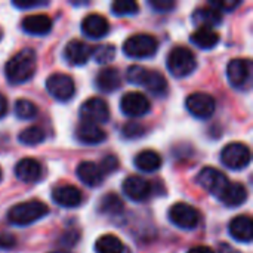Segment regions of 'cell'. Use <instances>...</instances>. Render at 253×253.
Returning a JSON list of instances; mask_svg holds the SVG:
<instances>
[{"mask_svg": "<svg viewBox=\"0 0 253 253\" xmlns=\"http://www.w3.org/2000/svg\"><path fill=\"white\" fill-rule=\"evenodd\" d=\"M36 67H37L36 52L28 47L19 50L15 56H12L7 61L4 67V73L12 84H21L28 82L34 76Z\"/></svg>", "mask_w": 253, "mask_h": 253, "instance_id": "cell-1", "label": "cell"}, {"mask_svg": "<svg viewBox=\"0 0 253 253\" xmlns=\"http://www.w3.org/2000/svg\"><path fill=\"white\" fill-rule=\"evenodd\" d=\"M126 77L132 84L142 86L154 95H165L168 90V82L162 73L154 71V70H148V68L141 67V65L129 67Z\"/></svg>", "mask_w": 253, "mask_h": 253, "instance_id": "cell-2", "label": "cell"}, {"mask_svg": "<svg viewBox=\"0 0 253 253\" xmlns=\"http://www.w3.org/2000/svg\"><path fill=\"white\" fill-rule=\"evenodd\" d=\"M46 215H47V206L43 202L31 200L13 206L7 213V219L15 225L25 227L42 219Z\"/></svg>", "mask_w": 253, "mask_h": 253, "instance_id": "cell-3", "label": "cell"}, {"mask_svg": "<svg viewBox=\"0 0 253 253\" xmlns=\"http://www.w3.org/2000/svg\"><path fill=\"white\" fill-rule=\"evenodd\" d=\"M197 67V61L194 53L184 46H178L172 49L168 56V68L175 77H187Z\"/></svg>", "mask_w": 253, "mask_h": 253, "instance_id": "cell-4", "label": "cell"}, {"mask_svg": "<svg viewBox=\"0 0 253 253\" xmlns=\"http://www.w3.org/2000/svg\"><path fill=\"white\" fill-rule=\"evenodd\" d=\"M159 43L151 34H135L126 39L123 50L130 58H150L156 55Z\"/></svg>", "mask_w": 253, "mask_h": 253, "instance_id": "cell-5", "label": "cell"}, {"mask_svg": "<svg viewBox=\"0 0 253 253\" xmlns=\"http://www.w3.org/2000/svg\"><path fill=\"white\" fill-rule=\"evenodd\" d=\"M197 184L215 197H221L230 185L228 178L215 168H205L197 175Z\"/></svg>", "mask_w": 253, "mask_h": 253, "instance_id": "cell-6", "label": "cell"}, {"mask_svg": "<svg viewBox=\"0 0 253 253\" xmlns=\"http://www.w3.org/2000/svg\"><path fill=\"white\" fill-rule=\"evenodd\" d=\"M80 117H82V122L93 123L98 126L99 123H107L110 119L108 104L102 98H98V96L89 98L80 107Z\"/></svg>", "mask_w": 253, "mask_h": 253, "instance_id": "cell-7", "label": "cell"}, {"mask_svg": "<svg viewBox=\"0 0 253 253\" xmlns=\"http://www.w3.org/2000/svg\"><path fill=\"white\" fill-rule=\"evenodd\" d=\"M221 162L233 170H240L251 163V150L242 142L228 144L221 153Z\"/></svg>", "mask_w": 253, "mask_h": 253, "instance_id": "cell-8", "label": "cell"}, {"mask_svg": "<svg viewBox=\"0 0 253 253\" xmlns=\"http://www.w3.org/2000/svg\"><path fill=\"white\" fill-rule=\"evenodd\" d=\"M170 221L182 230H194L200 222V213L188 203H175L169 211Z\"/></svg>", "mask_w": 253, "mask_h": 253, "instance_id": "cell-9", "label": "cell"}, {"mask_svg": "<svg viewBox=\"0 0 253 253\" xmlns=\"http://www.w3.org/2000/svg\"><path fill=\"white\" fill-rule=\"evenodd\" d=\"M46 89L56 101H68L73 98L76 86H74V80L68 74L55 73L47 77Z\"/></svg>", "mask_w": 253, "mask_h": 253, "instance_id": "cell-10", "label": "cell"}, {"mask_svg": "<svg viewBox=\"0 0 253 253\" xmlns=\"http://www.w3.org/2000/svg\"><path fill=\"white\" fill-rule=\"evenodd\" d=\"M187 110L197 119H208L215 113V99L203 92L191 93L185 101Z\"/></svg>", "mask_w": 253, "mask_h": 253, "instance_id": "cell-11", "label": "cell"}, {"mask_svg": "<svg viewBox=\"0 0 253 253\" xmlns=\"http://www.w3.org/2000/svg\"><path fill=\"white\" fill-rule=\"evenodd\" d=\"M120 108L129 117H142L150 111V101L141 92H127L120 101Z\"/></svg>", "mask_w": 253, "mask_h": 253, "instance_id": "cell-12", "label": "cell"}, {"mask_svg": "<svg viewBox=\"0 0 253 253\" xmlns=\"http://www.w3.org/2000/svg\"><path fill=\"white\" fill-rule=\"evenodd\" d=\"M252 62L249 59L236 58L227 65V77L234 87H245L251 79Z\"/></svg>", "mask_w": 253, "mask_h": 253, "instance_id": "cell-13", "label": "cell"}, {"mask_svg": "<svg viewBox=\"0 0 253 253\" xmlns=\"http://www.w3.org/2000/svg\"><path fill=\"white\" fill-rule=\"evenodd\" d=\"M125 194L133 202H142L151 194V184L141 176H129L123 182Z\"/></svg>", "mask_w": 253, "mask_h": 253, "instance_id": "cell-14", "label": "cell"}, {"mask_svg": "<svg viewBox=\"0 0 253 253\" xmlns=\"http://www.w3.org/2000/svg\"><path fill=\"white\" fill-rule=\"evenodd\" d=\"M92 53V47L82 40H71L64 49V56L71 65H84Z\"/></svg>", "mask_w": 253, "mask_h": 253, "instance_id": "cell-15", "label": "cell"}, {"mask_svg": "<svg viewBox=\"0 0 253 253\" xmlns=\"http://www.w3.org/2000/svg\"><path fill=\"white\" fill-rule=\"evenodd\" d=\"M52 199L55 200L56 205L71 209V208H77L82 203L83 196L82 191L74 185H61L53 190Z\"/></svg>", "mask_w": 253, "mask_h": 253, "instance_id": "cell-16", "label": "cell"}, {"mask_svg": "<svg viewBox=\"0 0 253 253\" xmlns=\"http://www.w3.org/2000/svg\"><path fill=\"white\" fill-rule=\"evenodd\" d=\"M230 234L233 239H236L237 242L242 243H251L253 237V221L251 216L248 215H240L236 216L231 222H230Z\"/></svg>", "mask_w": 253, "mask_h": 253, "instance_id": "cell-17", "label": "cell"}, {"mask_svg": "<svg viewBox=\"0 0 253 253\" xmlns=\"http://www.w3.org/2000/svg\"><path fill=\"white\" fill-rule=\"evenodd\" d=\"M110 30L108 21L98 13H90L87 15L83 21H82V31L83 34H86L87 37L92 39H101L104 37Z\"/></svg>", "mask_w": 253, "mask_h": 253, "instance_id": "cell-18", "label": "cell"}, {"mask_svg": "<svg viewBox=\"0 0 253 253\" xmlns=\"http://www.w3.org/2000/svg\"><path fill=\"white\" fill-rule=\"evenodd\" d=\"M76 136H77V139H79L82 144L96 145V144H101V142L105 141L107 133H105L98 125L82 122V123L77 126V129H76Z\"/></svg>", "mask_w": 253, "mask_h": 253, "instance_id": "cell-19", "label": "cell"}, {"mask_svg": "<svg viewBox=\"0 0 253 253\" xmlns=\"http://www.w3.org/2000/svg\"><path fill=\"white\" fill-rule=\"evenodd\" d=\"M77 176L87 187H98L104 182L105 175L101 170L99 165L93 162H82L77 168Z\"/></svg>", "mask_w": 253, "mask_h": 253, "instance_id": "cell-20", "label": "cell"}, {"mask_svg": "<svg viewBox=\"0 0 253 253\" xmlns=\"http://www.w3.org/2000/svg\"><path fill=\"white\" fill-rule=\"evenodd\" d=\"M22 30L28 34L33 36H43L47 34L52 30V21L47 15L37 13V15H30L22 19L21 24Z\"/></svg>", "mask_w": 253, "mask_h": 253, "instance_id": "cell-21", "label": "cell"}, {"mask_svg": "<svg viewBox=\"0 0 253 253\" xmlns=\"http://www.w3.org/2000/svg\"><path fill=\"white\" fill-rule=\"evenodd\" d=\"M15 175L22 182H37L42 178V166L34 159H22L15 166Z\"/></svg>", "mask_w": 253, "mask_h": 253, "instance_id": "cell-22", "label": "cell"}, {"mask_svg": "<svg viewBox=\"0 0 253 253\" xmlns=\"http://www.w3.org/2000/svg\"><path fill=\"white\" fill-rule=\"evenodd\" d=\"M95 83H96V87L102 92H114L120 87L122 77H120V73L117 71V68L108 67L98 73Z\"/></svg>", "mask_w": 253, "mask_h": 253, "instance_id": "cell-23", "label": "cell"}, {"mask_svg": "<svg viewBox=\"0 0 253 253\" xmlns=\"http://www.w3.org/2000/svg\"><path fill=\"white\" fill-rule=\"evenodd\" d=\"M246 199H248V190L243 184L239 182H230L227 190L219 197V200L228 208H237L243 205Z\"/></svg>", "mask_w": 253, "mask_h": 253, "instance_id": "cell-24", "label": "cell"}, {"mask_svg": "<svg viewBox=\"0 0 253 253\" xmlns=\"http://www.w3.org/2000/svg\"><path fill=\"white\" fill-rule=\"evenodd\" d=\"M193 21L199 25V28H213L221 24L222 21V13L218 12L216 9L211 6L199 7L193 13Z\"/></svg>", "mask_w": 253, "mask_h": 253, "instance_id": "cell-25", "label": "cell"}, {"mask_svg": "<svg viewBox=\"0 0 253 253\" xmlns=\"http://www.w3.org/2000/svg\"><path fill=\"white\" fill-rule=\"evenodd\" d=\"M135 166L142 172H156L162 168V157L154 150H144L135 157Z\"/></svg>", "mask_w": 253, "mask_h": 253, "instance_id": "cell-26", "label": "cell"}, {"mask_svg": "<svg viewBox=\"0 0 253 253\" xmlns=\"http://www.w3.org/2000/svg\"><path fill=\"white\" fill-rule=\"evenodd\" d=\"M219 42V34L212 28H197L191 34V43L200 49H212Z\"/></svg>", "mask_w": 253, "mask_h": 253, "instance_id": "cell-27", "label": "cell"}, {"mask_svg": "<svg viewBox=\"0 0 253 253\" xmlns=\"http://www.w3.org/2000/svg\"><path fill=\"white\" fill-rule=\"evenodd\" d=\"M96 253H123L125 246L122 240L114 234H104L95 243Z\"/></svg>", "mask_w": 253, "mask_h": 253, "instance_id": "cell-28", "label": "cell"}, {"mask_svg": "<svg viewBox=\"0 0 253 253\" xmlns=\"http://www.w3.org/2000/svg\"><path fill=\"white\" fill-rule=\"evenodd\" d=\"M44 138H46V133H44V130H43L42 127H39V126H30V127L24 129V130L19 133V136H18V139H19L21 144L30 145V147H34V145L42 144V142L44 141Z\"/></svg>", "mask_w": 253, "mask_h": 253, "instance_id": "cell-29", "label": "cell"}, {"mask_svg": "<svg viewBox=\"0 0 253 253\" xmlns=\"http://www.w3.org/2000/svg\"><path fill=\"white\" fill-rule=\"evenodd\" d=\"M123 202L117 194H105L99 202V212L104 215H119L123 211Z\"/></svg>", "mask_w": 253, "mask_h": 253, "instance_id": "cell-30", "label": "cell"}, {"mask_svg": "<svg viewBox=\"0 0 253 253\" xmlns=\"http://www.w3.org/2000/svg\"><path fill=\"white\" fill-rule=\"evenodd\" d=\"M111 10L117 16H127L135 15L139 10V6L133 0H116L111 4Z\"/></svg>", "mask_w": 253, "mask_h": 253, "instance_id": "cell-31", "label": "cell"}, {"mask_svg": "<svg viewBox=\"0 0 253 253\" xmlns=\"http://www.w3.org/2000/svg\"><path fill=\"white\" fill-rule=\"evenodd\" d=\"M116 55V49L113 44H99V46H93L92 47V53L90 56H93V59L98 64H107L110 61H113Z\"/></svg>", "mask_w": 253, "mask_h": 253, "instance_id": "cell-32", "label": "cell"}, {"mask_svg": "<svg viewBox=\"0 0 253 253\" xmlns=\"http://www.w3.org/2000/svg\"><path fill=\"white\" fill-rule=\"evenodd\" d=\"M15 114L22 120H28L37 116V107L28 99H18L15 102Z\"/></svg>", "mask_w": 253, "mask_h": 253, "instance_id": "cell-33", "label": "cell"}, {"mask_svg": "<svg viewBox=\"0 0 253 253\" xmlns=\"http://www.w3.org/2000/svg\"><path fill=\"white\" fill-rule=\"evenodd\" d=\"M145 133V127L138 123V122H129L125 125L123 127V135L127 138V139H135V138H139Z\"/></svg>", "mask_w": 253, "mask_h": 253, "instance_id": "cell-34", "label": "cell"}, {"mask_svg": "<svg viewBox=\"0 0 253 253\" xmlns=\"http://www.w3.org/2000/svg\"><path fill=\"white\" fill-rule=\"evenodd\" d=\"M209 6L216 9L218 12H230L236 9L237 6H240V1L239 0H221V1H211Z\"/></svg>", "mask_w": 253, "mask_h": 253, "instance_id": "cell-35", "label": "cell"}, {"mask_svg": "<svg viewBox=\"0 0 253 253\" xmlns=\"http://www.w3.org/2000/svg\"><path fill=\"white\" fill-rule=\"evenodd\" d=\"M99 168H101V170L104 172V175H107V173H110V172H114V170L119 168V160H117L114 156H107V157L102 160V163L99 165Z\"/></svg>", "mask_w": 253, "mask_h": 253, "instance_id": "cell-36", "label": "cell"}, {"mask_svg": "<svg viewBox=\"0 0 253 253\" xmlns=\"http://www.w3.org/2000/svg\"><path fill=\"white\" fill-rule=\"evenodd\" d=\"M150 6L157 12H168L175 7L173 0H150Z\"/></svg>", "mask_w": 253, "mask_h": 253, "instance_id": "cell-37", "label": "cell"}, {"mask_svg": "<svg viewBox=\"0 0 253 253\" xmlns=\"http://www.w3.org/2000/svg\"><path fill=\"white\" fill-rule=\"evenodd\" d=\"M47 1H21V0H15L13 6L21 7V9H31V7H40V6H46Z\"/></svg>", "mask_w": 253, "mask_h": 253, "instance_id": "cell-38", "label": "cell"}, {"mask_svg": "<svg viewBox=\"0 0 253 253\" xmlns=\"http://www.w3.org/2000/svg\"><path fill=\"white\" fill-rule=\"evenodd\" d=\"M16 243L12 234H0V249H10Z\"/></svg>", "mask_w": 253, "mask_h": 253, "instance_id": "cell-39", "label": "cell"}, {"mask_svg": "<svg viewBox=\"0 0 253 253\" xmlns=\"http://www.w3.org/2000/svg\"><path fill=\"white\" fill-rule=\"evenodd\" d=\"M7 113V99L4 98V95L0 93V119L4 117Z\"/></svg>", "mask_w": 253, "mask_h": 253, "instance_id": "cell-40", "label": "cell"}, {"mask_svg": "<svg viewBox=\"0 0 253 253\" xmlns=\"http://www.w3.org/2000/svg\"><path fill=\"white\" fill-rule=\"evenodd\" d=\"M187 253H215L211 248L208 246H196V248H191Z\"/></svg>", "mask_w": 253, "mask_h": 253, "instance_id": "cell-41", "label": "cell"}, {"mask_svg": "<svg viewBox=\"0 0 253 253\" xmlns=\"http://www.w3.org/2000/svg\"><path fill=\"white\" fill-rule=\"evenodd\" d=\"M50 253H67V252H64V251H56V252H50Z\"/></svg>", "mask_w": 253, "mask_h": 253, "instance_id": "cell-42", "label": "cell"}, {"mask_svg": "<svg viewBox=\"0 0 253 253\" xmlns=\"http://www.w3.org/2000/svg\"><path fill=\"white\" fill-rule=\"evenodd\" d=\"M0 179H1V169H0Z\"/></svg>", "mask_w": 253, "mask_h": 253, "instance_id": "cell-43", "label": "cell"}, {"mask_svg": "<svg viewBox=\"0 0 253 253\" xmlns=\"http://www.w3.org/2000/svg\"><path fill=\"white\" fill-rule=\"evenodd\" d=\"M0 39H1V31H0Z\"/></svg>", "mask_w": 253, "mask_h": 253, "instance_id": "cell-44", "label": "cell"}]
</instances>
